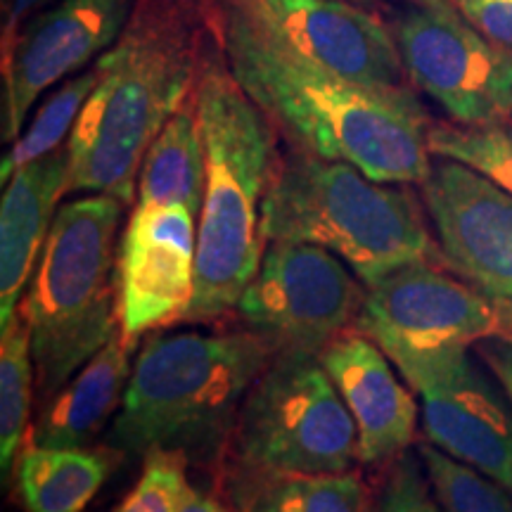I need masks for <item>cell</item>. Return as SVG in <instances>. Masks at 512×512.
<instances>
[{
  "mask_svg": "<svg viewBox=\"0 0 512 512\" xmlns=\"http://www.w3.org/2000/svg\"><path fill=\"white\" fill-rule=\"evenodd\" d=\"M207 22L235 81L294 150L347 162L380 183H425L432 121L413 88L382 91L328 72L235 0H209Z\"/></svg>",
  "mask_w": 512,
  "mask_h": 512,
  "instance_id": "6da1fadb",
  "label": "cell"
},
{
  "mask_svg": "<svg viewBox=\"0 0 512 512\" xmlns=\"http://www.w3.org/2000/svg\"><path fill=\"white\" fill-rule=\"evenodd\" d=\"M200 69L188 0H138L124 34L95 62L98 83L67 140L69 192L131 204L147 150L195 93Z\"/></svg>",
  "mask_w": 512,
  "mask_h": 512,
  "instance_id": "7a4b0ae2",
  "label": "cell"
},
{
  "mask_svg": "<svg viewBox=\"0 0 512 512\" xmlns=\"http://www.w3.org/2000/svg\"><path fill=\"white\" fill-rule=\"evenodd\" d=\"M195 105L207 152L197 223L195 294L183 325L235 311L266 252L264 200L278 169L275 126L235 81L223 55L202 62Z\"/></svg>",
  "mask_w": 512,
  "mask_h": 512,
  "instance_id": "3957f363",
  "label": "cell"
},
{
  "mask_svg": "<svg viewBox=\"0 0 512 512\" xmlns=\"http://www.w3.org/2000/svg\"><path fill=\"white\" fill-rule=\"evenodd\" d=\"M275 351L249 330H181L152 337L133 363L107 444L145 456H209L233 432L242 401Z\"/></svg>",
  "mask_w": 512,
  "mask_h": 512,
  "instance_id": "277c9868",
  "label": "cell"
},
{
  "mask_svg": "<svg viewBox=\"0 0 512 512\" xmlns=\"http://www.w3.org/2000/svg\"><path fill=\"white\" fill-rule=\"evenodd\" d=\"M427 216L411 185L292 150L280 157L264 200V235L328 249L370 287L399 268L444 264Z\"/></svg>",
  "mask_w": 512,
  "mask_h": 512,
  "instance_id": "5b68a950",
  "label": "cell"
},
{
  "mask_svg": "<svg viewBox=\"0 0 512 512\" xmlns=\"http://www.w3.org/2000/svg\"><path fill=\"white\" fill-rule=\"evenodd\" d=\"M124 207L119 197L86 195L57 209L19 306L41 403L119 335L114 264Z\"/></svg>",
  "mask_w": 512,
  "mask_h": 512,
  "instance_id": "8992f818",
  "label": "cell"
},
{
  "mask_svg": "<svg viewBox=\"0 0 512 512\" xmlns=\"http://www.w3.org/2000/svg\"><path fill=\"white\" fill-rule=\"evenodd\" d=\"M230 482L339 475L358 463V430L318 356L275 354L223 448Z\"/></svg>",
  "mask_w": 512,
  "mask_h": 512,
  "instance_id": "52a82bcc",
  "label": "cell"
},
{
  "mask_svg": "<svg viewBox=\"0 0 512 512\" xmlns=\"http://www.w3.org/2000/svg\"><path fill=\"white\" fill-rule=\"evenodd\" d=\"M366 290L351 268L309 242H268L235 316L275 354L320 356L332 339L354 330Z\"/></svg>",
  "mask_w": 512,
  "mask_h": 512,
  "instance_id": "ba28073f",
  "label": "cell"
},
{
  "mask_svg": "<svg viewBox=\"0 0 512 512\" xmlns=\"http://www.w3.org/2000/svg\"><path fill=\"white\" fill-rule=\"evenodd\" d=\"M420 396L425 439L512 491V406L472 347L392 358Z\"/></svg>",
  "mask_w": 512,
  "mask_h": 512,
  "instance_id": "9c48e42d",
  "label": "cell"
},
{
  "mask_svg": "<svg viewBox=\"0 0 512 512\" xmlns=\"http://www.w3.org/2000/svg\"><path fill=\"white\" fill-rule=\"evenodd\" d=\"M392 34L408 81L456 124L512 117V50L479 34L456 8L408 5Z\"/></svg>",
  "mask_w": 512,
  "mask_h": 512,
  "instance_id": "30bf717a",
  "label": "cell"
},
{
  "mask_svg": "<svg viewBox=\"0 0 512 512\" xmlns=\"http://www.w3.org/2000/svg\"><path fill=\"white\" fill-rule=\"evenodd\" d=\"M354 330L373 339L389 361L512 335L501 304L430 261L399 268L366 287Z\"/></svg>",
  "mask_w": 512,
  "mask_h": 512,
  "instance_id": "8fae6325",
  "label": "cell"
},
{
  "mask_svg": "<svg viewBox=\"0 0 512 512\" xmlns=\"http://www.w3.org/2000/svg\"><path fill=\"white\" fill-rule=\"evenodd\" d=\"M197 216L181 204H136L119 238V332L136 347L145 332L181 323L195 294Z\"/></svg>",
  "mask_w": 512,
  "mask_h": 512,
  "instance_id": "7c38bea8",
  "label": "cell"
},
{
  "mask_svg": "<svg viewBox=\"0 0 512 512\" xmlns=\"http://www.w3.org/2000/svg\"><path fill=\"white\" fill-rule=\"evenodd\" d=\"M138 0H55L24 24L3 53V140L15 143L34 102L105 55L131 22Z\"/></svg>",
  "mask_w": 512,
  "mask_h": 512,
  "instance_id": "4fadbf2b",
  "label": "cell"
},
{
  "mask_svg": "<svg viewBox=\"0 0 512 512\" xmlns=\"http://www.w3.org/2000/svg\"><path fill=\"white\" fill-rule=\"evenodd\" d=\"M422 202L441 261L498 304L512 302V195L453 159H432Z\"/></svg>",
  "mask_w": 512,
  "mask_h": 512,
  "instance_id": "5bb4252c",
  "label": "cell"
},
{
  "mask_svg": "<svg viewBox=\"0 0 512 512\" xmlns=\"http://www.w3.org/2000/svg\"><path fill=\"white\" fill-rule=\"evenodd\" d=\"M275 38L344 79L403 91L408 74L392 29L342 0H235Z\"/></svg>",
  "mask_w": 512,
  "mask_h": 512,
  "instance_id": "9a60e30c",
  "label": "cell"
},
{
  "mask_svg": "<svg viewBox=\"0 0 512 512\" xmlns=\"http://www.w3.org/2000/svg\"><path fill=\"white\" fill-rule=\"evenodd\" d=\"M318 358L356 422L358 463L382 467L406 453L415 439L418 403L389 356L370 337L347 330Z\"/></svg>",
  "mask_w": 512,
  "mask_h": 512,
  "instance_id": "2e32d148",
  "label": "cell"
},
{
  "mask_svg": "<svg viewBox=\"0 0 512 512\" xmlns=\"http://www.w3.org/2000/svg\"><path fill=\"white\" fill-rule=\"evenodd\" d=\"M69 192L67 145L10 176L0 204V325L19 311L43 247Z\"/></svg>",
  "mask_w": 512,
  "mask_h": 512,
  "instance_id": "e0dca14e",
  "label": "cell"
},
{
  "mask_svg": "<svg viewBox=\"0 0 512 512\" xmlns=\"http://www.w3.org/2000/svg\"><path fill=\"white\" fill-rule=\"evenodd\" d=\"M131 347L114 335L105 349L41 403L27 441L50 448L91 446L124 403L131 377Z\"/></svg>",
  "mask_w": 512,
  "mask_h": 512,
  "instance_id": "ac0fdd59",
  "label": "cell"
},
{
  "mask_svg": "<svg viewBox=\"0 0 512 512\" xmlns=\"http://www.w3.org/2000/svg\"><path fill=\"white\" fill-rule=\"evenodd\" d=\"M124 458L117 448H50L24 439L12 482L24 512H83Z\"/></svg>",
  "mask_w": 512,
  "mask_h": 512,
  "instance_id": "d6986e66",
  "label": "cell"
},
{
  "mask_svg": "<svg viewBox=\"0 0 512 512\" xmlns=\"http://www.w3.org/2000/svg\"><path fill=\"white\" fill-rule=\"evenodd\" d=\"M207 192V152L195 93L166 121L140 166L136 204H181L200 216Z\"/></svg>",
  "mask_w": 512,
  "mask_h": 512,
  "instance_id": "ffe728a7",
  "label": "cell"
},
{
  "mask_svg": "<svg viewBox=\"0 0 512 512\" xmlns=\"http://www.w3.org/2000/svg\"><path fill=\"white\" fill-rule=\"evenodd\" d=\"M240 512H373V496L354 470L230 482Z\"/></svg>",
  "mask_w": 512,
  "mask_h": 512,
  "instance_id": "44dd1931",
  "label": "cell"
},
{
  "mask_svg": "<svg viewBox=\"0 0 512 512\" xmlns=\"http://www.w3.org/2000/svg\"><path fill=\"white\" fill-rule=\"evenodd\" d=\"M0 337V467L8 477L27 437L31 396L36 387L31 335L22 309L0 328Z\"/></svg>",
  "mask_w": 512,
  "mask_h": 512,
  "instance_id": "7402d4cb",
  "label": "cell"
},
{
  "mask_svg": "<svg viewBox=\"0 0 512 512\" xmlns=\"http://www.w3.org/2000/svg\"><path fill=\"white\" fill-rule=\"evenodd\" d=\"M95 83H98V72L93 67L91 72H83L74 76V79L62 81V86L43 100V105L31 117L27 131H22V136L5 152L3 164H0V181H3V185L22 166L38 162V159L53 155L55 150L64 147V138L72 136L79 114L86 100L91 98Z\"/></svg>",
  "mask_w": 512,
  "mask_h": 512,
  "instance_id": "603a6c76",
  "label": "cell"
},
{
  "mask_svg": "<svg viewBox=\"0 0 512 512\" xmlns=\"http://www.w3.org/2000/svg\"><path fill=\"white\" fill-rule=\"evenodd\" d=\"M430 150L434 157L470 166L512 195V117L475 126L432 121Z\"/></svg>",
  "mask_w": 512,
  "mask_h": 512,
  "instance_id": "cb8c5ba5",
  "label": "cell"
},
{
  "mask_svg": "<svg viewBox=\"0 0 512 512\" xmlns=\"http://www.w3.org/2000/svg\"><path fill=\"white\" fill-rule=\"evenodd\" d=\"M441 512H512L510 489L430 441L415 446Z\"/></svg>",
  "mask_w": 512,
  "mask_h": 512,
  "instance_id": "d4e9b609",
  "label": "cell"
},
{
  "mask_svg": "<svg viewBox=\"0 0 512 512\" xmlns=\"http://www.w3.org/2000/svg\"><path fill=\"white\" fill-rule=\"evenodd\" d=\"M143 472L112 512H178L188 486V458L176 451H150L143 456Z\"/></svg>",
  "mask_w": 512,
  "mask_h": 512,
  "instance_id": "484cf974",
  "label": "cell"
},
{
  "mask_svg": "<svg viewBox=\"0 0 512 512\" xmlns=\"http://www.w3.org/2000/svg\"><path fill=\"white\" fill-rule=\"evenodd\" d=\"M373 512H441L418 451L408 448L399 458L382 465Z\"/></svg>",
  "mask_w": 512,
  "mask_h": 512,
  "instance_id": "4316f807",
  "label": "cell"
},
{
  "mask_svg": "<svg viewBox=\"0 0 512 512\" xmlns=\"http://www.w3.org/2000/svg\"><path fill=\"white\" fill-rule=\"evenodd\" d=\"M479 34L512 50V0H451Z\"/></svg>",
  "mask_w": 512,
  "mask_h": 512,
  "instance_id": "83f0119b",
  "label": "cell"
},
{
  "mask_svg": "<svg viewBox=\"0 0 512 512\" xmlns=\"http://www.w3.org/2000/svg\"><path fill=\"white\" fill-rule=\"evenodd\" d=\"M472 351L479 356V361L494 373L501 382L505 396L512 406V335H494L477 342Z\"/></svg>",
  "mask_w": 512,
  "mask_h": 512,
  "instance_id": "f1b7e54d",
  "label": "cell"
},
{
  "mask_svg": "<svg viewBox=\"0 0 512 512\" xmlns=\"http://www.w3.org/2000/svg\"><path fill=\"white\" fill-rule=\"evenodd\" d=\"M55 0H3V53L12 46L24 22Z\"/></svg>",
  "mask_w": 512,
  "mask_h": 512,
  "instance_id": "f546056e",
  "label": "cell"
},
{
  "mask_svg": "<svg viewBox=\"0 0 512 512\" xmlns=\"http://www.w3.org/2000/svg\"><path fill=\"white\" fill-rule=\"evenodd\" d=\"M178 512H233V510H230L226 503H221L219 498L204 494V491L197 489V486L188 484L183 491Z\"/></svg>",
  "mask_w": 512,
  "mask_h": 512,
  "instance_id": "4dcf8cb0",
  "label": "cell"
},
{
  "mask_svg": "<svg viewBox=\"0 0 512 512\" xmlns=\"http://www.w3.org/2000/svg\"><path fill=\"white\" fill-rule=\"evenodd\" d=\"M411 5H420V8H432V10H453L451 0H408Z\"/></svg>",
  "mask_w": 512,
  "mask_h": 512,
  "instance_id": "1f68e13d",
  "label": "cell"
},
{
  "mask_svg": "<svg viewBox=\"0 0 512 512\" xmlns=\"http://www.w3.org/2000/svg\"><path fill=\"white\" fill-rule=\"evenodd\" d=\"M501 309H503L505 325H508V330L512 332V302H510V304H501Z\"/></svg>",
  "mask_w": 512,
  "mask_h": 512,
  "instance_id": "d6a6232c",
  "label": "cell"
}]
</instances>
